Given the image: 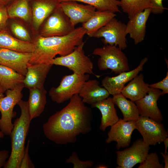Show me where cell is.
<instances>
[{
	"label": "cell",
	"mask_w": 168,
	"mask_h": 168,
	"mask_svg": "<svg viewBox=\"0 0 168 168\" xmlns=\"http://www.w3.org/2000/svg\"><path fill=\"white\" fill-rule=\"evenodd\" d=\"M130 81L121 92L126 98L135 102L147 94L150 88L149 84L145 82L142 74H138Z\"/></svg>",
	"instance_id": "obj_23"
},
{
	"label": "cell",
	"mask_w": 168,
	"mask_h": 168,
	"mask_svg": "<svg viewBox=\"0 0 168 168\" xmlns=\"http://www.w3.org/2000/svg\"><path fill=\"white\" fill-rule=\"evenodd\" d=\"M78 94L61 110L51 116L43 125L46 137L56 144L65 145L75 142L77 136L86 134L92 130L93 115Z\"/></svg>",
	"instance_id": "obj_1"
},
{
	"label": "cell",
	"mask_w": 168,
	"mask_h": 168,
	"mask_svg": "<svg viewBox=\"0 0 168 168\" xmlns=\"http://www.w3.org/2000/svg\"><path fill=\"white\" fill-rule=\"evenodd\" d=\"M149 146L142 139H138L132 146L123 151L116 152L117 168H132L137 164L142 163L148 153Z\"/></svg>",
	"instance_id": "obj_11"
},
{
	"label": "cell",
	"mask_w": 168,
	"mask_h": 168,
	"mask_svg": "<svg viewBox=\"0 0 168 168\" xmlns=\"http://www.w3.org/2000/svg\"><path fill=\"white\" fill-rule=\"evenodd\" d=\"M24 87L23 82L20 83L14 89L6 90V96L0 98V129L4 135L11 134L13 128L12 119L16 115L13 109L21 100L22 91Z\"/></svg>",
	"instance_id": "obj_5"
},
{
	"label": "cell",
	"mask_w": 168,
	"mask_h": 168,
	"mask_svg": "<svg viewBox=\"0 0 168 168\" xmlns=\"http://www.w3.org/2000/svg\"><path fill=\"white\" fill-rule=\"evenodd\" d=\"M3 96H4V95H0V98Z\"/></svg>",
	"instance_id": "obj_44"
},
{
	"label": "cell",
	"mask_w": 168,
	"mask_h": 168,
	"mask_svg": "<svg viewBox=\"0 0 168 168\" xmlns=\"http://www.w3.org/2000/svg\"><path fill=\"white\" fill-rule=\"evenodd\" d=\"M135 129V121H126L120 119L117 122L111 126L107 134L106 142L109 143L113 141L115 142L116 147L118 150L128 147L131 142L132 133Z\"/></svg>",
	"instance_id": "obj_13"
},
{
	"label": "cell",
	"mask_w": 168,
	"mask_h": 168,
	"mask_svg": "<svg viewBox=\"0 0 168 168\" xmlns=\"http://www.w3.org/2000/svg\"><path fill=\"white\" fill-rule=\"evenodd\" d=\"M5 91L3 88L2 86L0 84V95H3V93Z\"/></svg>",
	"instance_id": "obj_42"
},
{
	"label": "cell",
	"mask_w": 168,
	"mask_h": 168,
	"mask_svg": "<svg viewBox=\"0 0 168 168\" xmlns=\"http://www.w3.org/2000/svg\"><path fill=\"white\" fill-rule=\"evenodd\" d=\"M9 156V152L4 150L0 151V168L3 167Z\"/></svg>",
	"instance_id": "obj_38"
},
{
	"label": "cell",
	"mask_w": 168,
	"mask_h": 168,
	"mask_svg": "<svg viewBox=\"0 0 168 168\" xmlns=\"http://www.w3.org/2000/svg\"><path fill=\"white\" fill-rule=\"evenodd\" d=\"M122 50L118 46L110 45L95 49L92 54L100 57L97 62L99 69H110L116 74L129 71L127 57Z\"/></svg>",
	"instance_id": "obj_4"
},
{
	"label": "cell",
	"mask_w": 168,
	"mask_h": 168,
	"mask_svg": "<svg viewBox=\"0 0 168 168\" xmlns=\"http://www.w3.org/2000/svg\"><path fill=\"white\" fill-rule=\"evenodd\" d=\"M163 0H150L151 4V13L154 14H161L163 13L165 9H167L163 6Z\"/></svg>",
	"instance_id": "obj_37"
},
{
	"label": "cell",
	"mask_w": 168,
	"mask_h": 168,
	"mask_svg": "<svg viewBox=\"0 0 168 168\" xmlns=\"http://www.w3.org/2000/svg\"><path fill=\"white\" fill-rule=\"evenodd\" d=\"M151 13V8L145 9L130 18L126 25V33L129 34L135 44L142 42L146 32V24Z\"/></svg>",
	"instance_id": "obj_18"
},
{
	"label": "cell",
	"mask_w": 168,
	"mask_h": 168,
	"mask_svg": "<svg viewBox=\"0 0 168 168\" xmlns=\"http://www.w3.org/2000/svg\"><path fill=\"white\" fill-rule=\"evenodd\" d=\"M31 56L32 53L20 52L0 48V64L25 76L27 72V65Z\"/></svg>",
	"instance_id": "obj_16"
},
{
	"label": "cell",
	"mask_w": 168,
	"mask_h": 168,
	"mask_svg": "<svg viewBox=\"0 0 168 168\" xmlns=\"http://www.w3.org/2000/svg\"><path fill=\"white\" fill-rule=\"evenodd\" d=\"M0 48L26 53H32L34 49L32 43L19 40L10 33L8 30L0 31Z\"/></svg>",
	"instance_id": "obj_25"
},
{
	"label": "cell",
	"mask_w": 168,
	"mask_h": 168,
	"mask_svg": "<svg viewBox=\"0 0 168 168\" xmlns=\"http://www.w3.org/2000/svg\"><path fill=\"white\" fill-rule=\"evenodd\" d=\"M4 135L3 132L1 130H0V138H3L4 136Z\"/></svg>",
	"instance_id": "obj_43"
},
{
	"label": "cell",
	"mask_w": 168,
	"mask_h": 168,
	"mask_svg": "<svg viewBox=\"0 0 168 168\" xmlns=\"http://www.w3.org/2000/svg\"><path fill=\"white\" fill-rule=\"evenodd\" d=\"M59 0H30L32 21L31 30L33 36L38 35L41 25L59 6Z\"/></svg>",
	"instance_id": "obj_12"
},
{
	"label": "cell",
	"mask_w": 168,
	"mask_h": 168,
	"mask_svg": "<svg viewBox=\"0 0 168 168\" xmlns=\"http://www.w3.org/2000/svg\"><path fill=\"white\" fill-rule=\"evenodd\" d=\"M84 43L76 46L69 54L55 58L53 65L64 66L79 75L92 74L98 78L100 76L93 72V65L89 58L86 56L83 49Z\"/></svg>",
	"instance_id": "obj_7"
},
{
	"label": "cell",
	"mask_w": 168,
	"mask_h": 168,
	"mask_svg": "<svg viewBox=\"0 0 168 168\" xmlns=\"http://www.w3.org/2000/svg\"><path fill=\"white\" fill-rule=\"evenodd\" d=\"M91 105L92 108H97L101 112L102 116L99 126L101 130L104 132L107 127L111 126L119 121V119L112 97H109Z\"/></svg>",
	"instance_id": "obj_22"
},
{
	"label": "cell",
	"mask_w": 168,
	"mask_h": 168,
	"mask_svg": "<svg viewBox=\"0 0 168 168\" xmlns=\"http://www.w3.org/2000/svg\"><path fill=\"white\" fill-rule=\"evenodd\" d=\"M53 65L49 64L28 63L27 65V72L23 82L24 87L30 89L44 86L47 75Z\"/></svg>",
	"instance_id": "obj_19"
},
{
	"label": "cell",
	"mask_w": 168,
	"mask_h": 168,
	"mask_svg": "<svg viewBox=\"0 0 168 168\" xmlns=\"http://www.w3.org/2000/svg\"><path fill=\"white\" fill-rule=\"evenodd\" d=\"M161 154L164 158L165 165L164 168H168V153L165 154L162 152H161Z\"/></svg>",
	"instance_id": "obj_39"
},
{
	"label": "cell",
	"mask_w": 168,
	"mask_h": 168,
	"mask_svg": "<svg viewBox=\"0 0 168 168\" xmlns=\"http://www.w3.org/2000/svg\"><path fill=\"white\" fill-rule=\"evenodd\" d=\"M30 140H28L26 146L25 147L24 152L20 163V168H33L34 166L31 164L29 155V148Z\"/></svg>",
	"instance_id": "obj_36"
},
{
	"label": "cell",
	"mask_w": 168,
	"mask_h": 168,
	"mask_svg": "<svg viewBox=\"0 0 168 168\" xmlns=\"http://www.w3.org/2000/svg\"><path fill=\"white\" fill-rule=\"evenodd\" d=\"M89 74L74 73L63 77L59 85L52 87L49 91L51 100L58 104L70 100L74 95L79 94L84 83L89 79Z\"/></svg>",
	"instance_id": "obj_6"
},
{
	"label": "cell",
	"mask_w": 168,
	"mask_h": 168,
	"mask_svg": "<svg viewBox=\"0 0 168 168\" xmlns=\"http://www.w3.org/2000/svg\"><path fill=\"white\" fill-rule=\"evenodd\" d=\"M113 96V102L120 110L124 121H136L139 118L140 115L134 102L128 100L121 93Z\"/></svg>",
	"instance_id": "obj_27"
},
{
	"label": "cell",
	"mask_w": 168,
	"mask_h": 168,
	"mask_svg": "<svg viewBox=\"0 0 168 168\" xmlns=\"http://www.w3.org/2000/svg\"><path fill=\"white\" fill-rule=\"evenodd\" d=\"M8 19L6 6L0 5V31L8 30Z\"/></svg>",
	"instance_id": "obj_35"
},
{
	"label": "cell",
	"mask_w": 168,
	"mask_h": 168,
	"mask_svg": "<svg viewBox=\"0 0 168 168\" xmlns=\"http://www.w3.org/2000/svg\"><path fill=\"white\" fill-rule=\"evenodd\" d=\"M60 7L75 26L87 21L94 14L96 9L89 5L78 3L73 1L60 2Z\"/></svg>",
	"instance_id": "obj_17"
},
{
	"label": "cell",
	"mask_w": 168,
	"mask_h": 168,
	"mask_svg": "<svg viewBox=\"0 0 168 168\" xmlns=\"http://www.w3.org/2000/svg\"><path fill=\"white\" fill-rule=\"evenodd\" d=\"M66 163H71L73 165V168H89L91 167L94 162L92 161L88 160L83 161L80 160L77 153L73 152L69 157L66 159Z\"/></svg>",
	"instance_id": "obj_33"
},
{
	"label": "cell",
	"mask_w": 168,
	"mask_h": 168,
	"mask_svg": "<svg viewBox=\"0 0 168 168\" xmlns=\"http://www.w3.org/2000/svg\"><path fill=\"white\" fill-rule=\"evenodd\" d=\"M61 2L73 1L81 2L91 6L95 8L97 11H109L114 13L121 12L119 7L121 5L120 1L118 0H59Z\"/></svg>",
	"instance_id": "obj_30"
},
{
	"label": "cell",
	"mask_w": 168,
	"mask_h": 168,
	"mask_svg": "<svg viewBox=\"0 0 168 168\" xmlns=\"http://www.w3.org/2000/svg\"><path fill=\"white\" fill-rule=\"evenodd\" d=\"M9 19L10 30L13 36L21 40L33 43L34 36L30 28L19 19Z\"/></svg>",
	"instance_id": "obj_29"
},
{
	"label": "cell",
	"mask_w": 168,
	"mask_h": 168,
	"mask_svg": "<svg viewBox=\"0 0 168 168\" xmlns=\"http://www.w3.org/2000/svg\"><path fill=\"white\" fill-rule=\"evenodd\" d=\"M149 87L161 90V95L168 93V71L162 80L156 83L149 85Z\"/></svg>",
	"instance_id": "obj_34"
},
{
	"label": "cell",
	"mask_w": 168,
	"mask_h": 168,
	"mask_svg": "<svg viewBox=\"0 0 168 168\" xmlns=\"http://www.w3.org/2000/svg\"><path fill=\"white\" fill-rule=\"evenodd\" d=\"M147 60V58L145 57L136 68L131 71L121 72L116 76H106L101 81L102 86L110 95L113 96L121 93L125 84L142 71L143 66Z\"/></svg>",
	"instance_id": "obj_15"
},
{
	"label": "cell",
	"mask_w": 168,
	"mask_h": 168,
	"mask_svg": "<svg viewBox=\"0 0 168 168\" xmlns=\"http://www.w3.org/2000/svg\"><path fill=\"white\" fill-rule=\"evenodd\" d=\"M84 103L91 105L109 96V93L104 87L100 86L96 79L88 80L83 83L78 94Z\"/></svg>",
	"instance_id": "obj_20"
},
{
	"label": "cell",
	"mask_w": 168,
	"mask_h": 168,
	"mask_svg": "<svg viewBox=\"0 0 168 168\" xmlns=\"http://www.w3.org/2000/svg\"><path fill=\"white\" fill-rule=\"evenodd\" d=\"M163 142H164L165 145V152L164 153L166 154L168 153L167 152V149L168 146V137L166 138L163 141Z\"/></svg>",
	"instance_id": "obj_40"
},
{
	"label": "cell",
	"mask_w": 168,
	"mask_h": 168,
	"mask_svg": "<svg viewBox=\"0 0 168 168\" xmlns=\"http://www.w3.org/2000/svg\"><path fill=\"white\" fill-rule=\"evenodd\" d=\"M12 0H0V5L6 6Z\"/></svg>",
	"instance_id": "obj_41"
},
{
	"label": "cell",
	"mask_w": 168,
	"mask_h": 168,
	"mask_svg": "<svg viewBox=\"0 0 168 168\" xmlns=\"http://www.w3.org/2000/svg\"><path fill=\"white\" fill-rule=\"evenodd\" d=\"M162 164L160 163L158 156L156 152L148 153L144 160L138 168H163Z\"/></svg>",
	"instance_id": "obj_32"
},
{
	"label": "cell",
	"mask_w": 168,
	"mask_h": 168,
	"mask_svg": "<svg viewBox=\"0 0 168 168\" xmlns=\"http://www.w3.org/2000/svg\"><path fill=\"white\" fill-rule=\"evenodd\" d=\"M126 28V24L114 17L99 29L92 37H102L101 40L105 45H115L124 50L127 47Z\"/></svg>",
	"instance_id": "obj_9"
},
{
	"label": "cell",
	"mask_w": 168,
	"mask_h": 168,
	"mask_svg": "<svg viewBox=\"0 0 168 168\" xmlns=\"http://www.w3.org/2000/svg\"><path fill=\"white\" fill-rule=\"evenodd\" d=\"M29 95L27 101L31 120L39 116L44 110L46 103L47 91L44 86L40 88L29 89Z\"/></svg>",
	"instance_id": "obj_24"
},
{
	"label": "cell",
	"mask_w": 168,
	"mask_h": 168,
	"mask_svg": "<svg viewBox=\"0 0 168 168\" xmlns=\"http://www.w3.org/2000/svg\"><path fill=\"white\" fill-rule=\"evenodd\" d=\"M161 95V90L150 87L146 95L135 102L140 116L161 122L163 116L157 105V101Z\"/></svg>",
	"instance_id": "obj_14"
},
{
	"label": "cell",
	"mask_w": 168,
	"mask_h": 168,
	"mask_svg": "<svg viewBox=\"0 0 168 168\" xmlns=\"http://www.w3.org/2000/svg\"><path fill=\"white\" fill-rule=\"evenodd\" d=\"M21 110V115L13 124L10 135L11 141V152L4 168H20L24 152L25 140L31 120L27 101L21 100L17 104Z\"/></svg>",
	"instance_id": "obj_3"
},
{
	"label": "cell",
	"mask_w": 168,
	"mask_h": 168,
	"mask_svg": "<svg viewBox=\"0 0 168 168\" xmlns=\"http://www.w3.org/2000/svg\"><path fill=\"white\" fill-rule=\"evenodd\" d=\"M120 1V7L123 12L128 15V18L151 7L150 0H121Z\"/></svg>",
	"instance_id": "obj_31"
},
{
	"label": "cell",
	"mask_w": 168,
	"mask_h": 168,
	"mask_svg": "<svg viewBox=\"0 0 168 168\" xmlns=\"http://www.w3.org/2000/svg\"><path fill=\"white\" fill-rule=\"evenodd\" d=\"M75 28L59 6L44 21L38 35L44 37L64 36L72 32Z\"/></svg>",
	"instance_id": "obj_8"
},
{
	"label": "cell",
	"mask_w": 168,
	"mask_h": 168,
	"mask_svg": "<svg viewBox=\"0 0 168 168\" xmlns=\"http://www.w3.org/2000/svg\"><path fill=\"white\" fill-rule=\"evenodd\" d=\"M116 16V14L112 12L96 10L87 21L82 23V26L85 30L86 34L92 37L99 29Z\"/></svg>",
	"instance_id": "obj_26"
},
{
	"label": "cell",
	"mask_w": 168,
	"mask_h": 168,
	"mask_svg": "<svg viewBox=\"0 0 168 168\" xmlns=\"http://www.w3.org/2000/svg\"><path fill=\"white\" fill-rule=\"evenodd\" d=\"M86 31L82 26L75 28L69 34L61 36L44 37L34 35L30 64H52L56 55L64 56L71 53L75 48L84 42Z\"/></svg>",
	"instance_id": "obj_2"
},
{
	"label": "cell",
	"mask_w": 168,
	"mask_h": 168,
	"mask_svg": "<svg viewBox=\"0 0 168 168\" xmlns=\"http://www.w3.org/2000/svg\"><path fill=\"white\" fill-rule=\"evenodd\" d=\"M24 78L12 69L0 64V84L5 91L14 89L23 82Z\"/></svg>",
	"instance_id": "obj_28"
},
{
	"label": "cell",
	"mask_w": 168,
	"mask_h": 168,
	"mask_svg": "<svg viewBox=\"0 0 168 168\" xmlns=\"http://www.w3.org/2000/svg\"><path fill=\"white\" fill-rule=\"evenodd\" d=\"M135 125L143 142L149 146L163 142L168 136V132L161 122L147 117L140 116L135 121Z\"/></svg>",
	"instance_id": "obj_10"
},
{
	"label": "cell",
	"mask_w": 168,
	"mask_h": 168,
	"mask_svg": "<svg viewBox=\"0 0 168 168\" xmlns=\"http://www.w3.org/2000/svg\"><path fill=\"white\" fill-rule=\"evenodd\" d=\"M6 7L9 18L19 19L30 29L32 21L30 0H12Z\"/></svg>",
	"instance_id": "obj_21"
}]
</instances>
